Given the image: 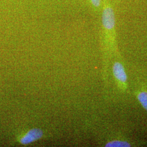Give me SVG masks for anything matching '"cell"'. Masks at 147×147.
<instances>
[{
  "instance_id": "obj_1",
  "label": "cell",
  "mask_w": 147,
  "mask_h": 147,
  "mask_svg": "<svg viewBox=\"0 0 147 147\" xmlns=\"http://www.w3.org/2000/svg\"><path fill=\"white\" fill-rule=\"evenodd\" d=\"M43 135L42 130L39 129H33L27 132L26 135L22 137L20 140L21 144L26 145L34 142L41 138Z\"/></svg>"
},
{
  "instance_id": "obj_2",
  "label": "cell",
  "mask_w": 147,
  "mask_h": 147,
  "mask_svg": "<svg viewBox=\"0 0 147 147\" xmlns=\"http://www.w3.org/2000/svg\"><path fill=\"white\" fill-rule=\"evenodd\" d=\"M113 71L116 79L121 82L125 83L127 80V76L123 65L120 63H115L113 67Z\"/></svg>"
},
{
  "instance_id": "obj_3",
  "label": "cell",
  "mask_w": 147,
  "mask_h": 147,
  "mask_svg": "<svg viewBox=\"0 0 147 147\" xmlns=\"http://www.w3.org/2000/svg\"><path fill=\"white\" fill-rule=\"evenodd\" d=\"M90 8L95 12L99 13L101 11L103 0H87Z\"/></svg>"
},
{
  "instance_id": "obj_4",
  "label": "cell",
  "mask_w": 147,
  "mask_h": 147,
  "mask_svg": "<svg viewBox=\"0 0 147 147\" xmlns=\"http://www.w3.org/2000/svg\"><path fill=\"white\" fill-rule=\"evenodd\" d=\"M105 146L108 147H129L131 146L130 143L126 141H113L107 143Z\"/></svg>"
},
{
  "instance_id": "obj_5",
  "label": "cell",
  "mask_w": 147,
  "mask_h": 147,
  "mask_svg": "<svg viewBox=\"0 0 147 147\" xmlns=\"http://www.w3.org/2000/svg\"><path fill=\"white\" fill-rule=\"evenodd\" d=\"M138 99L142 106L147 111V92H142L138 95Z\"/></svg>"
}]
</instances>
